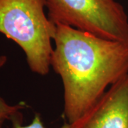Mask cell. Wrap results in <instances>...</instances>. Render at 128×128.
<instances>
[{"mask_svg": "<svg viewBox=\"0 0 128 128\" xmlns=\"http://www.w3.org/2000/svg\"><path fill=\"white\" fill-rule=\"evenodd\" d=\"M48 16L102 38L128 44V16L116 0H44Z\"/></svg>", "mask_w": 128, "mask_h": 128, "instance_id": "3957f363", "label": "cell"}, {"mask_svg": "<svg viewBox=\"0 0 128 128\" xmlns=\"http://www.w3.org/2000/svg\"><path fill=\"white\" fill-rule=\"evenodd\" d=\"M71 128H128V74L110 86Z\"/></svg>", "mask_w": 128, "mask_h": 128, "instance_id": "277c9868", "label": "cell"}, {"mask_svg": "<svg viewBox=\"0 0 128 128\" xmlns=\"http://www.w3.org/2000/svg\"><path fill=\"white\" fill-rule=\"evenodd\" d=\"M45 8L44 0H0V34L21 47L28 68L40 76L50 71L56 31Z\"/></svg>", "mask_w": 128, "mask_h": 128, "instance_id": "7a4b0ae2", "label": "cell"}, {"mask_svg": "<svg viewBox=\"0 0 128 128\" xmlns=\"http://www.w3.org/2000/svg\"><path fill=\"white\" fill-rule=\"evenodd\" d=\"M23 122L24 118L23 119L16 120L14 122H12V127H13V128H46L44 126V124L43 122L41 114L39 113L35 114L32 122L29 124L22 125ZM59 128H71V126L67 122H65V123Z\"/></svg>", "mask_w": 128, "mask_h": 128, "instance_id": "8992f818", "label": "cell"}, {"mask_svg": "<svg viewBox=\"0 0 128 128\" xmlns=\"http://www.w3.org/2000/svg\"><path fill=\"white\" fill-rule=\"evenodd\" d=\"M50 57L64 86V115L76 122L128 74V44L56 24Z\"/></svg>", "mask_w": 128, "mask_h": 128, "instance_id": "6da1fadb", "label": "cell"}, {"mask_svg": "<svg viewBox=\"0 0 128 128\" xmlns=\"http://www.w3.org/2000/svg\"><path fill=\"white\" fill-rule=\"evenodd\" d=\"M7 60L6 56H0V69L3 68L7 63ZM27 107L28 105L24 102H22L17 105H9L0 97V128H4L6 121L12 122L16 120L24 118L22 110Z\"/></svg>", "mask_w": 128, "mask_h": 128, "instance_id": "5b68a950", "label": "cell"}]
</instances>
